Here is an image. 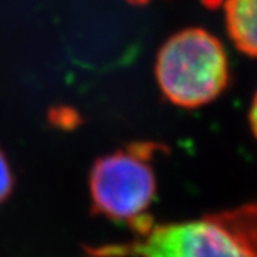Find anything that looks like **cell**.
<instances>
[{
    "label": "cell",
    "mask_w": 257,
    "mask_h": 257,
    "mask_svg": "<svg viewBox=\"0 0 257 257\" xmlns=\"http://www.w3.org/2000/svg\"><path fill=\"white\" fill-rule=\"evenodd\" d=\"M249 121H251V127H252V132L257 137V93L252 99L251 104V112H249Z\"/></svg>",
    "instance_id": "obj_6"
},
{
    "label": "cell",
    "mask_w": 257,
    "mask_h": 257,
    "mask_svg": "<svg viewBox=\"0 0 257 257\" xmlns=\"http://www.w3.org/2000/svg\"><path fill=\"white\" fill-rule=\"evenodd\" d=\"M13 172L10 168V163L4 152L0 151V203L11 194L13 189Z\"/></svg>",
    "instance_id": "obj_5"
},
{
    "label": "cell",
    "mask_w": 257,
    "mask_h": 257,
    "mask_svg": "<svg viewBox=\"0 0 257 257\" xmlns=\"http://www.w3.org/2000/svg\"><path fill=\"white\" fill-rule=\"evenodd\" d=\"M155 146L137 144L99 158L90 172V194L96 211L137 229L151 223L157 180L152 168Z\"/></svg>",
    "instance_id": "obj_3"
},
{
    "label": "cell",
    "mask_w": 257,
    "mask_h": 257,
    "mask_svg": "<svg viewBox=\"0 0 257 257\" xmlns=\"http://www.w3.org/2000/svg\"><path fill=\"white\" fill-rule=\"evenodd\" d=\"M128 246H107L132 257H257V205L188 222L138 229Z\"/></svg>",
    "instance_id": "obj_1"
},
{
    "label": "cell",
    "mask_w": 257,
    "mask_h": 257,
    "mask_svg": "<svg viewBox=\"0 0 257 257\" xmlns=\"http://www.w3.org/2000/svg\"><path fill=\"white\" fill-rule=\"evenodd\" d=\"M127 2H131V4H134V5H144V4L151 2V0H127Z\"/></svg>",
    "instance_id": "obj_7"
},
{
    "label": "cell",
    "mask_w": 257,
    "mask_h": 257,
    "mask_svg": "<svg viewBox=\"0 0 257 257\" xmlns=\"http://www.w3.org/2000/svg\"><path fill=\"white\" fill-rule=\"evenodd\" d=\"M225 17L234 45L257 58V0H225Z\"/></svg>",
    "instance_id": "obj_4"
},
{
    "label": "cell",
    "mask_w": 257,
    "mask_h": 257,
    "mask_svg": "<svg viewBox=\"0 0 257 257\" xmlns=\"http://www.w3.org/2000/svg\"><path fill=\"white\" fill-rule=\"evenodd\" d=\"M155 76L163 95L172 104L186 108L205 105L228 84L225 48L203 28L183 30L158 51Z\"/></svg>",
    "instance_id": "obj_2"
}]
</instances>
